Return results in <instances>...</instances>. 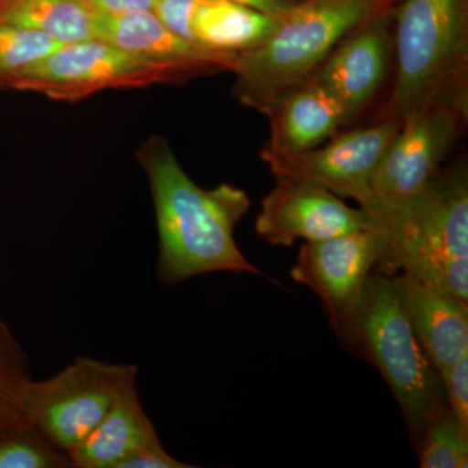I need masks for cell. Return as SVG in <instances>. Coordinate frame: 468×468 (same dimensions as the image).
<instances>
[{"instance_id": "5b68a950", "label": "cell", "mask_w": 468, "mask_h": 468, "mask_svg": "<svg viewBox=\"0 0 468 468\" xmlns=\"http://www.w3.org/2000/svg\"><path fill=\"white\" fill-rule=\"evenodd\" d=\"M393 9L392 91L378 120H402L433 101L468 98V0H399Z\"/></svg>"}, {"instance_id": "d4e9b609", "label": "cell", "mask_w": 468, "mask_h": 468, "mask_svg": "<svg viewBox=\"0 0 468 468\" xmlns=\"http://www.w3.org/2000/svg\"><path fill=\"white\" fill-rule=\"evenodd\" d=\"M192 464L176 460L163 445L144 449L129 455L117 468H192Z\"/></svg>"}, {"instance_id": "30bf717a", "label": "cell", "mask_w": 468, "mask_h": 468, "mask_svg": "<svg viewBox=\"0 0 468 468\" xmlns=\"http://www.w3.org/2000/svg\"><path fill=\"white\" fill-rule=\"evenodd\" d=\"M275 180L255 221V230L270 245L291 248L297 239L316 242L374 229L362 208L350 207L325 187L295 178Z\"/></svg>"}, {"instance_id": "6da1fadb", "label": "cell", "mask_w": 468, "mask_h": 468, "mask_svg": "<svg viewBox=\"0 0 468 468\" xmlns=\"http://www.w3.org/2000/svg\"><path fill=\"white\" fill-rule=\"evenodd\" d=\"M158 226L160 284L175 286L212 272L264 276L234 239L237 223L250 207L242 189L221 184L202 189L165 143L144 155Z\"/></svg>"}, {"instance_id": "8fae6325", "label": "cell", "mask_w": 468, "mask_h": 468, "mask_svg": "<svg viewBox=\"0 0 468 468\" xmlns=\"http://www.w3.org/2000/svg\"><path fill=\"white\" fill-rule=\"evenodd\" d=\"M394 7L356 27L310 77L334 92L350 120L377 95L387 77L393 54Z\"/></svg>"}, {"instance_id": "52a82bcc", "label": "cell", "mask_w": 468, "mask_h": 468, "mask_svg": "<svg viewBox=\"0 0 468 468\" xmlns=\"http://www.w3.org/2000/svg\"><path fill=\"white\" fill-rule=\"evenodd\" d=\"M468 98L433 101L412 111L381 156L371 180L375 205L369 218L405 205L427 189L460 137Z\"/></svg>"}, {"instance_id": "9c48e42d", "label": "cell", "mask_w": 468, "mask_h": 468, "mask_svg": "<svg viewBox=\"0 0 468 468\" xmlns=\"http://www.w3.org/2000/svg\"><path fill=\"white\" fill-rule=\"evenodd\" d=\"M380 254V239L374 229L302 245L292 279L318 295L341 340L349 331L369 277L378 270Z\"/></svg>"}, {"instance_id": "2e32d148", "label": "cell", "mask_w": 468, "mask_h": 468, "mask_svg": "<svg viewBox=\"0 0 468 468\" xmlns=\"http://www.w3.org/2000/svg\"><path fill=\"white\" fill-rule=\"evenodd\" d=\"M160 445L162 441L134 388L77 446L70 454V463L76 468H117L129 455Z\"/></svg>"}, {"instance_id": "484cf974", "label": "cell", "mask_w": 468, "mask_h": 468, "mask_svg": "<svg viewBox=\"0 0 468 468\" xmlns=\"http://www.w3.org/2000/svg\"><path fill=\"white\" fill-rule=\"evenodd\" d=\"M94 15H120L153 11L158 0H84Z\"/></svg>"}, {"instance_id": "ffe728a7", "label": "cell", "mask_w": 468, "mask_h": 468, "mask_svg": "<svg viewBox=\"0 0 468 468\" xmlns=\"http://www.w3.org/2000/svg\"><path fill=\"white\" fill-rule=\"evenodd\" d=\"M417 449L421 468L468 467V432L448 406L431 419Z\"/></svg>"}, {"instance_id": "5bb4252c", "label": "cell", "mask_w": 468, "mask_h": 468, "mask_svg": "<svg viewBox=\"0 0 468 468\" xmlns=\"http://www.w3.org/2000/svg\"><path fill=\"white\" fill-rule=\"evenodd\" d=\"M95 38L135 57L169 66L221 67L232 69L237 54H218L197 48L168 29L153 11L120 15H94Z\"/></svg>"}, {"instance_id": "7a4b0ae2", "label": "cell", "mask_w": 468, "mask_h": 468, "mask_svg": "<svg viewBox=\"0 0 468 468\" xmlns=\"http://www.w3.org/2000/svg\"><path fill=\"white\" fill-rule=\"evenodd\" d=\"M378 271L408 273L468 303V174L440 172L414 199L372 218Z\"/></svg>"}, {"instance_id": "ba28073f", "label": "cell", "mask_w": 468, "mask_h": 468, "mask_svg": "<svg viewBox=\"0 0 468 468\" xmlns=\"http://www.w3.org/2000/svg\"><path fill=\"white\" fill-rule=\"evenodd\" d=\"M399 126L401 120H378L374 125L335 134L323 147L289 154L261 150V158L275 177L318 184L358 202L368 215L375 205L372 176Z\"/></svg>"}, {"instance_id": "277c9868", "label": "cell", "mask_w": 468, "mask_h": 468, "mask_svg": "<svg viewBox=\"0 0 468 468\" xmlns=\"http://www.w3.org/2000/svg\"><path fill=\"white\" fill-rule=\"evenodd\" d=\"M397 2L302 0L266 41L236 55L237 98L263 113L282 92L310 79L351 32Z\"/></svg>"}, {"instance_id": "7c38bea8", "label": "cell", "mask_w": 468, "mask_h": 468, "mask_svg": "<svg viewBox=\"0 0 468 468\" xmlns=\"http://www.w3.org/2000/svg\"><path fill=\"white\" fill-rule=\"evenodd\" d=\"M162 69L186 68L135 57L110 43L94 38L61 46L48 58L24 70L15 80V84L52 88L103 86Z\"/></svg>"}, {"instance_id": "3957f363", "label": "cell", "mask_w": 468, "mask_h": 468, "mask_svg": "<svg viewBox=\"0 0 468 468\" xmlns=\"http://www.w3.org/2000/svg\"><path fill=\"white\" fill-rule=\"evenodd\" d=\"M343 341L383 375L417 448L424 428L448 403L442 378L410 319L401 273H372Z\"/></svg>"}, {"instance_id": "d6986e66", "label": "cell", "mask_w": 468, "mask_h": 468, "mask_svg": "<svg viewBox=\"0 0 468 468\" xmlns=\"http://www.w3.org/2000/svg\"><path fill=\"white\" fill-rule=\"evenodd\" d=\"M32 378L26 351L0 318V430L27 421L23 399Z\"/></svg>"}, {"instance_id": "9a60e30c", "label": "cell", "mask_w": 468, "mask_h": 468, "mask_svg": "<svg viewBox=\"0 0 468 468\" xmlns=\"http://www.w3.org/2000/svg\"><path fill=\"white\" fill-rule=\"evenodd\" d=\"M399 273L410 319L442 378L468 353V303L417 277Z\"/></svg>"}, {"instance_id": "ac0fdd59", "label": "cell", "mask_w": 468, "mask_h": 468, "mask_svg": "<svg viewBox=\"0 0 468 468\" xmlns=\"http://www.w3.org/2000/svg\"><path fill=\"white\" fill-rule=\"evenodd\" d=\"M0 23L38 30L63 45L95 38L94 14L84 0H3Z\"/></svg>"}, {"instance_id": "8992f818", "label": "cell", "mask_w": 468, "mask_h": 468, "mask_svg": "<svg viewBox=\"0 0 468 468\" xmlns=\"http://www.w3.org/2000/svg\"><path fill=\"white\" fill-rule=\"evenodd\" d=\"M137 375L138 368L133 365L77 356L54 377L32 378L27 383L24 418L55 448L70 457L115 403L137 388Z\"/></svg>"}, {"instance_id": "4fadbf2b", "label": "cell", "mask_w": 468, "mask_h": 468, "mask_svg": "<svg viewBox=\"0 0 468 468\" xmlns=\"http://www.w3.org/2000/svg\"><path fill=\"white\" fill-rule=\"evenodd\" d=\"M263 115L271 126L270 141L263 150L273 154L314 149L350 122L341 101L313 79L282 92Z\"/></svg>"}, {"instance_id": "4316f807", "label": "cell", "mask_w": 468, "mask_h": 468, "mask_svg": "<svg viewBox=\"0 0 468 468\" xmlns=\"http://www.w3.org/2000/svg\"><path fill=\"white\" fill-rule=\"evenodd\" d=\"M229 2L239 3L272 16L282 17L295 5H300L302 0H229Z\"/></svg>"}, {"instance_id": "603a6c76", "label": "cell", "mask_w": 468, "mask_h": 468, "mask_svg": "<svg viewBox=\"0 0 468 468\" xmlns=\"http://www.w3.org/2000/svg\"><path fill=\"white\" fill-rule=\"evenodd\" d=\"M442 381L448 408L468 432V353L448 369Z\"/></svg>"}, {"instance_id": "cb8c5ba5", "label": "cell", "mask_w": 468, "mask_h": 468, "mask_svg": "<svg viewBox=\"0 0 468 468\" xmlns=\"http://www.w3.org/2000/svg\"><path fill=\"white\" fill-rule=\"evenodd\" d=\"M201 0H158L153 12L176 36L194 43L193 17ZM198 48V46H197Z\"/></svg>"}, {"instance_id": "7402d4cb", "label": "cell", "mask_w": 468, "mask_h": 468, "mask_svg": "<svg viewBox=\"0 0 468 468\" xmlns=\"http://www.w3.org/2000/svg\"><path fill=\"white\" fill-rule=\"evenodd\" d=\"M61 46L38 30L0 23V80L15 82L24 70Z\"/></svg>"}, {"instance_id": "e0dca14e", "label": "cell", "mask_w": 468, "mask_h": 468, "mask_svg": "<svg viewBox=\"0 0 468 468\" xmlns=\"http://www.w3.org/2000/svg\"><path fill=\"white\" fill-rule=\"evenodd\" d=\"M282 17L229 0H201L193 17V38L203 50L239 54L261 45Z\"/></svg>"}, {"instance_id": "44dd1931", "label": "cell", "mask_w": 468, "mask_h": 468, "mask_svg": "<svg viewBox=\"0 0 468 468\" xmlns=\"http://www.w3.org/2000/svg\"><path fill=\"white\" fill-rule=\"evenodd\" d=\"M72 467L69 457L27 421L0 430V468Z\"/></svg>"}]
</instances>
